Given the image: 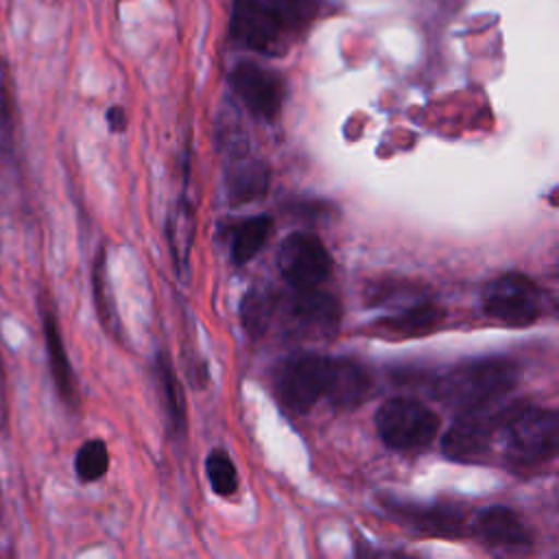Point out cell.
<instances>
[{
	"label": "cell",
	"mask_w": 559,
	"mask_h": 559,
	"mask_svg": "<svg viewBox=\"0 0 559 559\" xmlns=\"http://www.w3.org/2000/svg\"><path fill=\"white\" fill-rule=\"evenodd\" d=\"M317 0H234L229 37L260 55L277 57L317 15Z\"/></svg>",
	"instance_id": "obj_1"
},
{
	"label": "cell",
	"mask_w": 559,
	"mask_h": 559,
	"mask_svg": "<svg viewBox=\"0 0 559 559\" xmlns=\"http://www.w3.org/2000/svg\"><path fill=\"white\" fill-rule=\"evenodd\" d=\"M559 419L552 408L528 404H509L502 411L496 443L502 461L513 472H533L544 467L557 454Z\"/></svg>",
	"instance_id": "obj_2"
},
{
	"label": "cell",
	"mask_w": 559,
	"mask_h": 559,
	"mask_svg": "<svg viewBox=\"0 0 559 559\" xmlns=\"http://www.w3.org/2000/svg\"><path fill=\"white\" fill-rule=\"evenodd\" d=\"M518 382V367L507 358H476L443 371L432 393L459 413L498 404Z\"/></svg>",
	"instance_id": "obj_3"
},
{
	"label": "cell",
	"mask_w": 559,
	"mask_h": 559,
	"mask_svg": "<svg viewBox=\"0 0 559 559\" xmlns=\"http://www.w3.org/2000/svg\"><path fill=\"white\" fill-rule=\"evenodd\" d=\"M483 310L504 325H531L544 312V293L528 275L504 273L485 286Z\"/></svg>",
	"instance_id": "obj_4"
},
{
	"label": "cell",
	"mask_w": 559,
	"mask_h": 559,
	"mask_svg": "<svg viewBox=\"0 0 559 559\" xmlns=\"http://www.w3.org/2000/svg\"><path fill=\"white\" fill-rule=\"evenodd\" d=\"M376 428L391 450H417L435 439L439 417L417 400L395 397L378 408Z\"/></svg>",
	"instance_id": "obj_5"
},
{
	"label": "cell",
	"mask_w": 559,
	"mask_h": 559,
	"mask_svg": "<svg viewBox=\"0 0 559 559\" xmlns=\"http://www.w3.org/2000/svg\"><path fill=\"white\" fill-rule=\"evenodd\" d=\"M502 411L504 406L491 404L461 413V417L443 435V454L459 463H483L496 443Z\"/></svg>",
	"instance_id": "obj_6"
},
{
	"label": "cell",
	"mask_w": 559,
	"mask_h": 559,
	"mask_svg": "<svg viewBox=\"0 0 559 559\" xmlns=\"http://www.w3.org/2000/svg\"><path fill=\"white\" fill-rule=\"evenodd\" d=\"M330 358L301 354L277 371V397L290 413H308L325 393Z\"/></svg>",
	"instance_id": "obj_7"
},
{
	"label": "cell",
	"mask_w": 559,
	"mask_h": 559,
	"mask_svg": "<svg viewBox=\"0 0 559 559\" xmlns=\"http://www.w3.org/2000/svg\"><path fill=\"white\" fill-rule=\"evenodd\" d=\"M277 266L293 288H317L330 275L332 258L314 234L295 231L282 240Z\"/></svg>",
	"instance_id": "obj_8"
},
{
	"label": "cell",
	"mask_w": 559,
	"mask_h": 559,
	"mask_svg": "<svg viewBox=\"0 0 559 559\" xmlns=\"http://www.w3.org/2000/svg\"><path fill=\"white\" fill-rule=\"evenodd\" d=\"M229 85L242 105L262 120H275L286 96L284 79L253 61H240L229 72Z\"/></svg>",
	"instance_id": "obj_9"
},
{
	"label": "cell",
	"mask_w": 559,
	"mask_h": 559,
	"mask_svg": "<svg viewBox=\"0 0 559 559\" xmlns=\"http://www.w3.org/2000/svg\"><path fill=\"white\" fill-rule=\"evenodd\" d=\"M286 321L297 336H321L334 332L341 308L334 297L319 293L317 288H295V295L286 301Z\"/></svg>",
	"instance_id": "obj_10"
},
{
	"label": "cell",
	"mask_w": 559,
	"mask_h": 559,
	"mask_svg": "<svg viewBox=\"0 0 559 559\" xmlns=\"http://www.w3.org/2000/svg\"><path fill=\"white\" fill-rule=\"evenodd\" d=\"M472 531L489 548L502 552H524L533 544L524 520L515 511L500 504L478 511Z\"/></svg>",
	"instance_id": "obj_11"
},
{
	"label": "cell",
	"mask_w": 559,
	"mask_h": 559,
	"mask_svg": "<svg viewBox=\"0 0 559 559\" xmlns=\"http://www.w3.org/2000/svg\"><path fill=\"white\" fill-rule=\"evenodd\" d=\"M371 384V376L360 362L352 358H330L323 397H328L334 408L349 411L367 400Z\"/></svg>",
	"instance_id": "obj_12"
},
{
	"label": "cell",
	"mask_w": 559,
	"mask_h": 559,
	"mask_svg": "<svg viewBox=\"0 0 559 559\" xmlns=\"http://www.w3.org/2000/svg\"><path fill=\"white\" fill-rule=\"evenodd\" d=\"M397 513V520L406 526H413L419 533L430 535H445V537H459L463 535V515L443 504L421 507V504H393L391 507Z\"/></svg>",
	"instance_id": "obj_13"
},
{
	"label": "cell",
	"mask_w": 559,
	"mask_h": 559,
	"mask_svg": "<svg viewBox=\"0 0 559 559\" xmlns=\"http://www.w3.org/2000/svg\"><path fill=\"white\" fill-rule=\"evenodd\" d=\"M41 325H44V343H46V354H48V365H50V376L55 380V386L68 406H76V382H74L68 352L63 347L57 317L50 310H44Z\"/></svg>",
	"instance_id": "obj_14"
},
{
	"label": "cell",
	"mask_w": 559,
	"mask_h": 559,
	"mask_svg": "<svg viewBox=\"0 0 559 559\" xmlns=\"http://www.w3.org/2000/svg\"><path fill=\"white\" fill-rule=\"evenodd\" d=\"M443 319V310L428 299H417L411 306H404L393 317L380 321L382 330L386 334L397 336H413V334H426L435 330Z\"/></svg>",
	"instance_id": "obj_15"
},
{
	"label": "cell",
	"mask_w": 559,
	"mask_h": 559,
	"mask_svg": "<svg viewBox=\"0 0 559 559\" xmlns=\"http://www.w3.org/2000/svg\"><path fill=\"white\" fill-rule=\"evenodd\" d=\"M266 188H269V168L260 159H245L229 173L227 190H229V201L234 205L251 203L264 197Z\"/></svg>",
	"instance_id": "obj_16"
},
{
	"label": "cell",
	"mask_w": 559,
	"mask_h": 559,
	"mask_svg": "<svg viewBox=\"0 0 559 559\" xmlns=\"http://www.w3.org/2000/svg\"><path fill=\"white\" fill-rule=\"evenodd\" d=\"M271 229H273V218L266 214L240 221L231 229V260L236 264H245L253 260L260 253V249L266 245Z\"/></svg>",
	"instance_id": "obj_17"
},
{
	"label": "cell",
	"mask_w": 559,
	"mask_h": 559,
	"mask_svg": "<svg viewBox=\"0 0 559 559\" xmlns=\"http://www.w3.org/2000/svg\"><path fill=\"white\" fill-rule=\"evenodd\" d=\"M277 310V295L273 293V288L258 284L253 286L240 306V317H242V325L251 336H260L266 332L269 323L273 321Z\"/></svg>",
	"instance_id": "obj_18"
},
{
	"label": "cell",
	"mask_w": 559,
	"mask_h": 559,
	"mask_svg": "<svg viewBox=\"0 0 559 559\" xmlns=\"http://www.w3.org/2000/svg\"><path fill=\"white\" fill-rule=\"evenodd\" d=\"M15 144V100L11 87V70L0 59V153H11Z\"/></svg>",
	"instance_id": "obj_19"
},
{
	"label": "cell",
	"mask_w": 559,
	"mask_h": 559,
	"mask_svg": "<svg viewBox=\"0 0 559 559\" xmlns=\"http://www.w3.org/2000/svg\"><path fill=\"white\" fill-rule=\"evenodd\" d=\"M109 467L107 445L100 439L85 441L74 456V472L81 483H94L105 476Z\"/></svg>",
	"instance_id": "obj_20"
},
{
	"label": "cell",
	"mask_w": 559,
	"mask_h": 559,
	"mask_svg": "<svg viewBox=\"0 0 559 559\" xmlns=\"http://www.w3.org/2000/svg\"><path fill=\"white\" fill-rule=\"evenodd\" d=\"M205 469H207V480L218 496H231L236 491L238 474H236L234 461L225 450L210 452L205 461Z\"/></svg>",
	"instance_id": "obj_21"
},
{
	"label": "cell",
	"mask_w": 559,
	"mask_h": 559,
	"mask_svg": "<svg viewBox=\"0 0 559 559\" xmlns=\"http://www.w3.org/2000/svg\"><path fill=\"white\" fill-rule=\"evenodd\" d=\"M157 380L162 384L168 417L175 424V428H181L183 426V393H181V386H179L166 358H159V362H157Z\"/></svg>",
	"instance_id": "obj_22"
},
{
	"label": "cell",
	"mask_w": 559,
	"mask_h": 559,
	"mask_svg": "<svg viewBox=\"0 0 559 559\" xmlns=\"http://www.w3.org/2000/svg\"><path fill=\"white\" fill-rule=\"evenodd\" d=\"M105 288H107V284H105V260H103V253H100L96 264H94V295H96V306H98V312H100L103 321L109 323V319H114V308H111V301H109Z\"/></svg>",
	"instance_id": "obj_23"
},
{
	"label": "cell",
	"mask_w": 559,
	"mask_h": 559,
	"mask_svg": "<svg viewBox=\"0 0 559 559\" xmlns=\"http://www.w3.org/2000/svg\"><path fill=\"white\" fill-rule=\"evenodd\" d=\"M107 122H109V129L111 131H124V127H127V116H124V109L122 107H118V105H114V107H109L107 109Z\"/></svg>",
	"instance_id": "obj_24"
}]
</instances>
